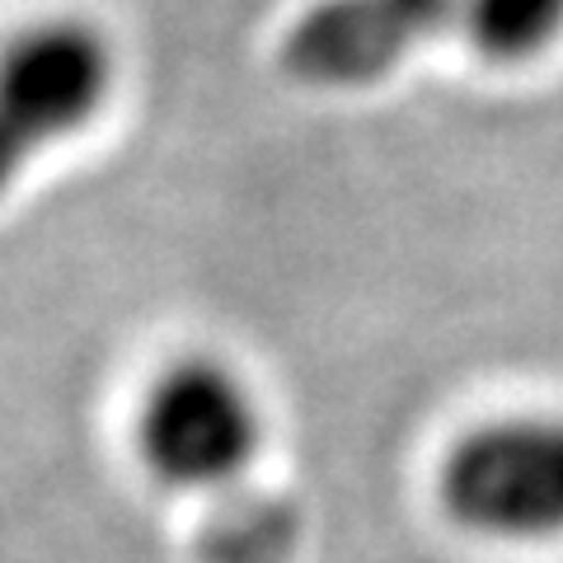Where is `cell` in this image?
I'll return each instance as SVG.
<instances>
[{
  "mask_svg": "<svg viewBox=\"0 0 563 563\" xmlns=\"http://www.w3.org/2000/svg\"><path fill=\"white\" fill-rule=\"evenodd\" d=\"M437 503L455 531L474 540H563V413L474 422L437 465Z\"/></svg>",
  "mask_w": 563,
  "mask_h": 563,
  "instance_id": "6da1fadb",
  "label": "cell"
},
{
  "mask_svg": "<svg viewBox=\"0 0 563 563\" xmlns=\"http://www.w3.org/2000/svg\"><path fill=\"white\" fill-rule=\"evenodd\" d=\"M118 85L103 29L52 14L0 43V198L52 146L80 136Z\"/></svg>",
  "mask_w": 563,
  "mask_h": 563,
  "instance_id": "7a4b0ae2",
  "label": "cell"
},
{
  "mask_svg": "<svg viewBox=\"0 0 563 563\" xmlns=\"http://www.w3.org/2000/svg\"><path fill=\"white\" fill-rule=\"evenodd\" d=\"M136 455L174 493H221L258 461L263 409L254 385L221 357H179L136 404Z\"/></svg>",
  "mask_w": 563,
  "mask_h": 563,
  "instance_id": "3957f363",
  "label": "cell"
},
{
  "mask_svg": "<svg viewBox=\"0 0 563 563\" xmlns=\"http://www.w3.org/2000/svg\"><path fill=\"white\" fill-rule=\"evenodd\" d=\"M428 38L404 0H314L282 38V66L310 90H366Z\"/></svg>",
  "mask_w": 563,
  "mask_h": 563,
  "instance_id": "277c9868",
  "label": "cell"
},
{
  "mask_svg": "<svg viewBox=\"0 0 563 563\" xmlns=\"http://www.w3.org/2000/svg\"><path fill=\"white\" fill-rule=\"evenodd\" d=\"M455 24L488 62L517 66L550 52L563 33V0H461Z\"/></svg>",
  "mask_w": 563,
  "mask_h": 563,
  "instance_id": "5b68a950",
  "label": "cell"
}]
</instances>
